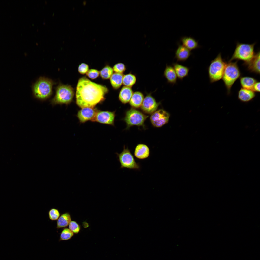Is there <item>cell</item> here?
Wrapping results in <instances>:
<instances>
[{"label": "cell", "instance_id": "cell-5", "mask_svg": "<svg viewBox=\"0 0 260 260\" xmlns=\"http://www.w3.org/2000/svg\"><path fill=\"white\" fill-rule=\"evenodd\" d=\"M55 95L51 101L52 105L68 104L72 102L74 92L71 86L60 84L57 87Z\"/></svg>", "mask_w": 260, "mask_h": 260}, {"label": "cell", "instance_id": "cell-12", "mask_svg": "<svg viewBox=\"0 0 260 260\" xmlns=\"http://www.w3.org/2000/svg\"><path fill=\"white\" fill-rule=\"evenodd\" d=\"M98 110L94 107L82 108L78 112L77 117L81 123H84L89 120L92 121Z\"/></svg>", "mask_w": 260, "mask_h": 260}, {"label": "cell", "instance_id": "cell-9", "mask_svg": "<svg viewBox=\"0 0 260 260\" xmlns=\"http://www.w3.org/2000/svg\"><path fill=\"white\" fill-rule=\"evenodd\" d=\"M169 117L170 115L168 112L163 109H160L152 114L150 119L154 126L159 127L168 122Z\"/></svg>", "mask_w": 260, "mask_h": 260}, {"label": "cell", "instance_id": "cell-24", "mask_svg": "<svg viewBox=\"0 0 260 260\" xmlns=\"http://www.w3.org/2000/svg\"><path fill=\"white\" fill-rule=\"evenodd\" d=\"M240 81L243 88L251 90L254 84L257 82L254 78L248 77L240 78Z\"/></svg>", "mask_w": 260, "mask_h": 260}, {"label": "cell", "instance_id": "cell-28", "mask_svg": "<svg viewBox=\"0 0 260 260\" xmlns=\"http://www.w3.org/2000/svg\"><path fill=\"white\" fill-rule=\"evenodd\" d=\"M48 215L49 219L53 221L57 220L60 215L58 210L54 208H52L49 210Z\"/></svg>", "mask_w": 260, "mask_h": 260}, {"label": "cell", "instance_id": "cell-17", "mask_svg": "<svg viewBox=\"0 0 260 260\" xmlns=\"http://www.w3.org/2000/svg\"><path fill=\"white\" fill-rule=\"evenodd\" d=\"M172 65L178 79L182 80L184 78L188 76L190 70L188 67L177 62L173 63Z\"/></svg>", "mask_w": 260, "mask_h": 260}, {"label": "cell", "instance_id": "cell-27", "mask_svg": "<svg viewBox=\"0 0 260 260\" xmlns=\"http://www.w3.org/2000/svg\"><path fill=\"white\" fill-rule=\"evenodd\" d=\"M113 69L111 67L107 66L101 70L100 74L102 78L104 79H107L110 78L113 74Z\"/></svg>", "mask_w": 260, "mask_h": 260}, {"label": "cell", "instance_id": "cell-19", "mask_svg": "<svg viewBox=\"0 0 260 260\" xmlns=\"http://www.w3.org/2000/svg\"><path fill=\"white\" fill-rule=\"evenodd\" d=\"M133 93L131 87L124 86L119 92V100L124 104L127 103L129 102Z\"/></svg>", "mask_w": 260, "mask_h": 260}, {"label": "cell", "instance_id": "cell-1", "mask_svg": "<svg viewBox=\"0 0 260 260\" xmlns=\"http://www.w3.org/2000/svg\"><path fill=\"white\" fill-rule=\"evenodd\" d=\"M106 86L93 82L85 77L79 79L76 87V103L80 107H94L103 100L108 92Z\"/></svg>", "mask_w": 260, "mask_h": 260}, {"label": "cell", "instance_id": "cell-29", "mask_svg": "<svg viewBox=\"0 0 260 260\" xmlns=\"http://www.w3.org/2000/svg\"><path fill=\"white\" fill-rule=\"evenodd\" d=\"M113 69L115 73L123 74L125 71L126 68L124 63H119L115 64L113 67Z\"/></svg>", "mask_w": 260, "mask_h": 260}, {"label": "cell", "instance_id": "cell-18", "mask_svg": "<svg viewBox=\"0 0 260 260\" xmlns=\"http://www.w3.org/2000/svg\"><path fill=\"white\" fill-rule=\"evenodd\" d=\"M163 75L168 83L174 85L176 83L177 76L172 66L167 65Z\"/></svg>", "mask_w": 260, "mask_h": 260}, {"label": "cell", "instance_id": "cell-31", "mask_svg": "<svg viewBox=\"0 0 260 260\" xmlns=\"http://www.w3.org/2000/svg\"><path fill=\"white\" fill-rule=\"evenodd\" d=\"M99 72L98 70L92 69L89 70L86 73V75L90 78L94 79L99 76Z\"/></svg>", "mask_w": 260, "mask_h": 260}, {"label": "cell", "instance_id": "cell-26", "mask_svg": "<svg viewBox=\"0 0 260 260\" xmlns=\"http://www.w3.org/2000/svg\"><path fill=\"white\" fill-rule=\"evenodd\" d=\"M74 235V233L69 228H64L60 233L59 241L69 240Z\"/></svg>", "mask_w": 260, "mask_h": 260}, {"label": "cell", "instance_id": "cell-16", "mask_svg": "<svg viewBox=\"0 0 260 260\" xmlns=\"http://www.w3.org/2000/svg\"><path fill=\"white\" fill-rule=\"evenodd\" d=\"M180 40L182 45L190 51L201 47L199 45L198 41L191 36L182 37H181Z\"/></svg>", "mask_w": 260, "mask_h": 260}, {"label": "cell", "instance_id": "cell-20", "mask_svg": "<svg viewBox=\"0 0 260 260\" xmlns=\"http://www.w3.org/2000/svg\"><path fill=\"white\" fill-rule=\"evenodd\" d=\"M255 92L251 90L242 88L238 94L239 99L243 102H247L252 100L255 96Z\"/></svg>", "mask_w": 260, "mask_h": 260}, {"label": "cell", "instance_id": "cell-33", "mask_svg": "<svg viewBox=\"0 0 260 260\" xmlns=\"http://www.w3.org/2000/svg\"><path fill=\"white\" fill-rule=\"evenodd\" d=\"M252 90L254 92H260V82H256L254 85Z\"/></svg>", "mask_w": 260, "mask_h": 260}, {"label": "cell", "instance_id": "cell-2", "mask_svg": "<svg viewBox=\"0 0 260 260\" xmlns=\"http://www.w3.org/2000/svg\"><path fill=\"white\" fill-rule=\"evenodd\" d=\"M256 43L252 44L241 43L237 42L234 52L228 62L234 60H241L247 62L254 56V46Z\"/></svg>", "mask_w": 260, "mask_h": 260}, {"label": "cell", "instance_id": "cell-30", "mask_svg": "<svg viewBox=\"0 0 260 260\" xmlns=\"http://www.w3.org/2000/svg\"><path fill=\"white\" fill-rule=\"evenodd\" d=\"M69 228L74 233L77 234L80 232V227L79 224L75 221H71L69 225Z\"/></svg>", "mask_w": 260, "mask_h": 260}, {"label": "cell", "instance_id": "cell-21", "mask_svg": "<svg viewBox=\"0 0 260 260\" xmlns=\"http://www.w3.org/2000/svg\"><path fill=\"white\" fill-rule=\"evenodd\" d=\"M144 98L143 94L139 91L133 92L129 102L130 105L134 108L141 106Z\"/></svg>", "mask_w": 260, "mask_h": 260}, {"label": "cell", "instance_id": "cell-6", "mask_svg": "<svg viewBox=\"0 0 260 260\" xmlns=\"http://www.w3.org/2000/svg\"><path fill=\"white\" fill-rule=\"evenodd\" d=\"M226 64L223 61L221 53L211 61L208 69L211 83L218 81L222 78Z\"/></svg>", "mask_w": 260, "mask_h": 260}, {"label": "cell", "instance_id": "cell-4", "mask_svg": "<svg viewBox=\"0 0 260 260\" xmlns=\"http://www.w3.org/2000/svg\"><path fill=\"white\" fill-rule=\"evenodd\" d=\"M53 82L51 80L41 77L34 85L33 91L35 96L42 100L46 99L52 94Z\"/></svg>", "mask_w": 260, "mask_h": 260}, {"label": "cell", "instance_id": "cell-7", "mask_svg": "<svg viewBox=\"0 0 260 260\" xmlns=\"http://www.w3.org/2000/svg\"><path fill=\"white\" fill-rule=\"evenodd\" d=\"M148 117L134 108H131L126 112L124 119L126 124V129L135 125L144 127L145 121Z\"/></svg>", "mask_w": 260, "mask_h": 260}, {"label": "cell", "instance_id": "cell-25", "mask_svg": "<svg viewBox=\"0 0 260 260\" xmlns=\"http://www.w3.org/2000/svg\"><path fill=\"white\" fill-rule=\"evenodd\" d=\"M136 80V76L130 73L124 75L123 79V84L124 86L131 87L135 84Z\"/></svg>", "mask_w": 260, "mask_h": 260}, {"label": "cell", "instance_id": "cell-22", "mask_svg": "<svg viewBox=\"0 0 260 260\" xmlns=\"http://www.w3.org/2000/svg\"><path fill=\"white\" fill-rule=\"evenodd\" d=\"M71 221L70 215L68 212L63 213L57 220L56 228L58 229L65 228L69 225Z\"/></svg>", "mask_w": 260, "mask_h": 260}, {"label": "cell", "instance_id": "cell-13", "mask_svg": "<svg viewBox=\"0 0 260 260\" xmlns=\"http://www.w3.org/2000/svg\"><path fill=\"white\" fill-rule=\"evenodd\" d=\"M177 44L178 47L175 51V58L177 62H184L189 58L192 53L190 50L179 42H178Z\"/></svg>", "mask_w": 260, "mask_h": 260}, {"label": "cell", "instance_id": "cell-8", "mask_svg": "<svg viewBox=\"0 0 260 260\" xmlns=\"http://www.w3.org/2000/svg\"><path fill=\"white\" fill-rule=\"evenodd\" d=\"M116 154L120 164L121 168L139 169V164L136 162L133 156L128 148L124 146L123 150L121 153L117 152Z\"/></svg>", "mask_w": 260, "mask_h": 260}, {"label": "cell", "instance_id": "cell-3", "mask_svg": "<svg viewBox=\"0 0 260 260\" xmlns=\"http://www.w3.org/2000/svg\"><path fill=\"white\" fill-rule=\"evenodd\" d=\"M240 74L237 61L228 62L226 64L222 78L228 93L230 92L232 85Z\"/></svg>", "mask_w": 260, "mask_h": 260}, {"label": "cell", "instance_id": "cell-11", "mask_svg": "<svg viewBox=\"0 0 260 260\" xmlns=\"http://www.w3.org/2000/svg\"><path fill=\"white\" fill-rule=\"evenodd\" d=\"M115 116L114 112L98 110L92 121L113 125Z\"/></svg>", "mask_w": 260, "mask_h": 260}, {"label": "cell", "instance_id": "cell-23", "mask_svg": "<svg viewBox=\"0 0 260 260\" xmlns=\"http://www.w3.org/2000/svg\"><path fill=\"white\" fill-rule=\"evenodd\" d=\"M124 74L115 73L110 78L111 84L113 87L115 89H119L123 84Z\"/></svg>", "mask_w": 260, "mask_h": 260}, {"label": "cell", "instance_id": "cell-10", "mask_svg": "<svg viewBox=\"0 0 260 260\" xmlns=\"http://www.w3.org/2000/svg\"><path fill=\"white\" fill-rule=\"evenodd\" d=\"M160 104V103L157 102L150 93L144 98L141 109L146 113L152 114L156 111Z\"/></svg>", "mask_w": 260, "mask_h": 260}, {"label": "cell", "instance_id": "cell-32", "mask_svg": "<svg viewBox=\"0 0 260 260\" xmlns=\"http://www.w3.org/2000/svg\"><path fill=\"white\" fill-rule=\"evenodd\" d=\"M78 70L79 73L81 74H85L89 70L88 66L85 63H82L79 65L78 68Z\"/></svg>", "mask_w": 260, "mask_h": 260}, {"label": "cell", "instance_id": "cell-15", "mask_svg": "<svg viewBox=\"0 0 260 260\" xmlns=\"http://www.w3.org/2000/svg\"><path fill=\"white\" fill-rule=\"evenodd\" d=\"M150 149L146 145L139 144L135 147L134 154L136 157L139 159L147 158L150 154Z\"/></svg>", "mask_w": 260, "mask_h": 260}, {"label": "cell", "instance_id": "cell-14", "mask_svg": "<svg viewBox=\"0 0 260 260\" xmlns=\"http://www.w3.org/2000/svg\"><path fill=\"white\" fill-rule=\"evenodd\" d=\"M248 69L251 72L257 74L260 73V52L255 54L253 58L249 61L244 63Z\"/></svg>", "mask_w": 260, "mask_h": 260}]
</instances>
